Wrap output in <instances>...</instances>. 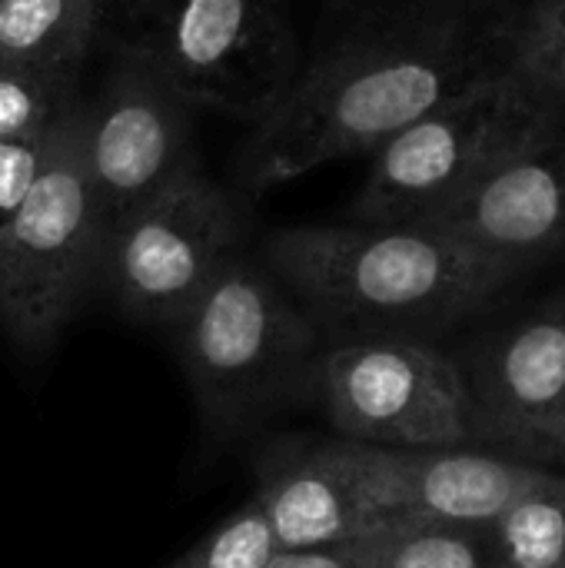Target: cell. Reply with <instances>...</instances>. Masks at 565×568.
<instances>
[{
  "instance_id": "6da1fadb",
  "label": "cell",
  "mask_w": 565,
  "mask_h": 568,
  "mask_svg": "<svg viewBox=\"0 0 565 568\" xmlns=\"http://www.w3.org/2000/svg\"><path fill=\"white\" fill-rule=\"evenodd\" d=\"M533 0H393L303 63L250 126L240 183L266 193L373 153L440 103L509 73Z\"/></svg>"
},
{
  "instance_id": "7a4b0ae2",
  "label": "cell",
  "mask_w": 565,
  "mask_h": 568,
  "mask_svg": "<svg viewBox=\"0 0 565 568\" xmlns=\"http://www.w3.org/2000/svg\"><path fill=\"white\" fill-rule=\"evenodd\" d=\"M276 283L320 333L423 339L483 313L519 283L436 226H290L266 240Z\"/></svg>"
},
{
  "instance_id": "3957f363",
  "label": "cell",
  "mask_w": 565,
  "mask_h": 568,
  "mask_svg": "<svg viewBox=\"0 0 565 568\" xmlns=\"http://www.w3.org/2000/svg\"><path fill=\"white\" fill-rule=\"evenodd\" d=\"M565 133L509 73L486 80L413 120L370 156L353 220L373 226L430 223L500 163Z\"/></svg>"
},
{
  "instance_id": "277c9868",
  "label": "cell",
  "mask_w": 565,
  "mask_h": 568,
  "mask_svg": "<svg viewBox=\"0 0 565 568\" xmlns=\"http://www.w3.org/2000/svg\"><path fill=\"white\" fill-rule=\"evenodd\" d=\"M320 336L276 276L240 256L180 320L190 386L216 426H240L313 383Z\"/></svg>"
},
{
  "instance_id": "5b68a950",
  "label": "cell",
  "mask_w": 565,
  "mask_h": 568,
  "mask_svg": "<svg viewBox=\"0 0 565 568\" xmlns=\"http://www.w3.org/2000/svg\"><path fill=\"white\" fill-rule=\"evenodd\" d=\"M107 226L80 156V103L53 130L50 156L0 230V326L30 356L43 353L100 276Z\"/></svg>"
},
{
  "instance_id": "8992f818",
  "label": "cell",
  "mask_w": 565,
  "mask_h": 568,
  "mask_svg": "<svg viewBox=\"0 0 565 568\" xmlns=\"http://www.w3.org/2000/svg\"><path fill=\"white\" fill-rule=\"evenodd\" d=\"M313 383L346 443L376 449L483 446L460 359L423 339H343L316 359Z\"/></svg>"
},
{
  "instance_id": "52a82bcc",
  "label": "cell",
  "mask_w": 565,
  "mask_h": 568,
  "mask_svg": "<svg viewBox=\"0 0 565 568\" xmlns=\"http://www.w3.org/2000/svg\"><path fill=\"white\" fill-rule=\"evenodd\" d=\"M190 103L250 126L303 70L300 37L280 0H157L137 43Z\"/></svg>"
},
{
  "instance_id": "ba28073f",
  "label": "cell",
  "mask_w": 565,
  "mask_h": 568,
  "mask_svg": "<svg viewBox=\"0 0 565 568\" xmlns=\"http://www.w3.org/2000/svg\"><path fill=\"white\" fill-rule=\"evenodd\" d=\"M236 243L233 196L193 163L107 233L100 280L130 316L180 323L233 260Z\"/></svg>"
},
{
  "instance_id": "9c48e42d",
  "label": "cell",
  "mask_w": 565,
  "mask_h": 568,
  "mask_svg": "<svg viewBox=\"0 0 565 568\" xmlns=\"http://www.w3.org/2000/svg\"><path fill=\"white\" fill-rule=\"evenodd\" d=\"M190 133L193 106L140 47L123 50L100 93L80 103V156L107 233L193 166Z\"/></svg>"
},
{
  "instance_id": "30bf717a",
  "label": "cell",
  "mask_w": 565,
  "mask_h": 568,
  "mask_svg": "<svg viewBox=\"0 0 565 568\" xmlns=\"http://www.w3.org/2000/svg\"><path fill=\"white\" fill-rule=\"evenodd\" d=\"M486 449L556 473L565 449V286L460 359Z\"/></svg>"
},
{
  "instance_id": "8fae6325",
  "label": "cell",
  "mask_w": 565,
  "mask_h": 568,
  "mask_svg": "<svg viewBox=\"0 0 565 568\" xmlns=\"http://www.w3.org/2000/svg\"><path fill=\"white\" fill-rule=\"evenodd\" d=\"M436 226L516 280L565 260V133L500 163Z\"/></svg>"
},
{
  "instance_id": "7c38bea8",
  "label": "cell",
  "mask_w": 565,
  "mask_h": 568,
  "mask_svg": "<svg viewBox=\"0 0 565 568\" xmlns=\"http://www.w3.org/2000/svg\"><path fill=\"white\" fill-rule=\"evenodd\" d=\"M370 496L386 523L493 526L553 469L486 446L376 449L360 446Z\"/></svg>"
},
{
  "instance_id": "4fadbf2b",
  "label": "cell",
  "mask_w": 565,
  "mask_h": 568,
  "mask_svg": "<svg viewBox=\"0 0 565 568\" xmlns=\"http://www.w3.org/2000/svg\"><path fill=\"white\" fill-rule=\"evenodd\" d=\"M256 503L280 549H326L370 539L386 523L363 469L360 443H280L256 466Z\"/></svg>"
},
{
  "instance_id": "5bb4252c",
  "label": "cell",
  "mask_w": 565,
  "mask_h": 568,
  "mask_svg": "<svg viewBox=\"0 0 565 568\" xmlns=\"http://www.w3.org/2000/svg\"><path fill=\"white\" fill-rule=\"evenodd\" d=\"M97 0H0V63L77 83Z\"/></svg>"
},
{
  "instance_id": "9a60e30c",
  "label": "cell",
  "mask_w": 565,
  "mask_h": 568,
  "mask_svg": "<svg viewBox=\"0 0 565 568\" xmlns=\"http://www.w3.org/2000/svg\"><path fill=\"white\" fill-rule=\"evenodd\" d=\"M490 532L493 568H565V473L516 499Z\"/></svg>"
},
{
  "instance_id": "2e32d148",
  "label": "cell",
  "mask_w": 565,
  "mask_h": 568,
  "mask_svg": "<svg viewBox=\"0 0 565 568\" xmlns=\"http://www.w3.org/2000/svg\"><path fill=\"white\" fill-rule=\"evenodd\" d=\"M373 568H493L490 526L393 523L376 536Z\"/></svg>"
},
{
  "instance_id": "e0dca14e",
  "label": "cell",
  "mask_w": 565,
  "mask_h": 568,
  "mask_svg": "<svg viewBox=\"0 0 565 568\" xmlns=\"http://www.w3.org/2000/svg\"><path fill=\"white\" fill-rule=\"evenodd\" d=\"M509 77L556 120L565 123V13L529 3V27Z\"/></svg>"
},
{
  "instance_id": "ac0fdd59",
  "label": "cell",
  "mask_w": 565,
  "mask_h": 568,
  "mask_svg": "<svg viewBox=\"0 0 565 568\" xmlns=\"http://www.w3.org/2000/svg\"><path fill=\"white\" fill-rule=\"evenodd\" d=\"M77 103L70 80L0 63V140L50 133Z\"/></svg>"
},
{
  "instance_id": "d6986e66",
  "label": "cell",
  "mask_w": 565,
  "mask_h": 568,
  "mask_svg": "<svg viewBox=\"0 0 565 568\" xmlns=\"http://www.w3.org/2000/svg\"><path fill=\"white\" fill-rule=\"evenodd\" d=\"M276 552L280 546L270 519L260 503L250 499L170 568H266Z\"/></svg>"
},
{
  "instance_id": "ffe728a7",
  "label": "cell",
  "mask_w": 565,
  "mask_h": 568,
  "mask_svg": "<svg viewBox=\"0 0 565 568\" xmlns=\"http://www.w3.org/2000/svg\"><path fill=\"white\" fill-rule=\"evenodd\" d=\"M53 130L40 133V136L0 140V230L7 226V220L20 210V203L33 190V183H37V176H40V170H43V163L50 156Z\"/></svg>"
},
{
  "instance_id": "44dd1931",
  "label": "cell",
  "mask_w": 565,
  "mask_h": 568,
  "mask_svg": "<svg viewBox=\"0 0 565 568\" xmlns=\"http://www.w3.org/2000/svg\"><path fill=\"white\" fill-rule=\"evenodd\" d=\"M376 536L326 549H280L266 568H373Z\"/></svg>"
},
{
  "instance_id": "7402d4cb",
  "label": "cell",
  "mask_w": 565,
  "mask_h": 568,
  "mask_svg": "<svg viewBox=\"0 0 565 568\" xmlns=\"http://www.w3.org/2000/svg\"><path fill=\"white\" fill-rule=\"evenodd\" d=\"M543 7H549V10H559V13H565V0H539Z\"/></svg>"
},
{
  "instance_id": "603a6c76",
  "label": "cell",
  "mask_w": 565,
  "mask_h": 568,
  "mask_svg": "<svg viewBox=\"0 0 565 568\" xmlns=\"http://www.w3.org/2000/svg\"><path fill=\"white\" fill-rule=\"evenodd\" d=\"M556 473H565V449L559 453V459H556Z\"/></svg>"
}]
</instances>
